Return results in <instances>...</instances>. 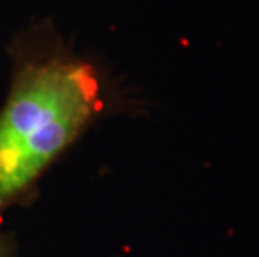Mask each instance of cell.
Masks as SVG:
<instances>
[{
    "mask_svg": "<svg viewBox=\"0 0 259 257\" xmlns=\"http://www.w3.org/2000/svg\"><path fill=\"white\" fill-rule=\"evenodd\" d=\"M10 57L12 79L0 109V216L111 106L99 67L47 22L22 30Z\"/></svg>",
    "mask_w": 259,
    "mask_h": 257,
    "instance_id": "cell-1",
    "label": "cell"
},
{
    "mask_svg": "<svg viewBox=\"0 0 259 257\" xmlns=\"http://www.w3.org/2000/svg\"><path fill=\"white\" fill-rule=\"evenodd\" d=\"M0 257H10L9 254V244L5 242L4 236L0 234Z\"/></svg>",
    "mask_w": 259,
    "mask_h": 257,
    "instance_id": "cell-2",
    "label": "cell"
}]
</instances>
